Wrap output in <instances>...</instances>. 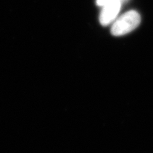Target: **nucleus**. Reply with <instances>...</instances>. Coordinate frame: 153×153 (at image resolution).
<instances>
[{
    "label": "nucleus",
    "instance_id": "obj_1",
    "mask_svg": "<svg viewBox=\"0 0 153 153\" xmlns=\"http://www.w3.org/2000/svg\"><path fill=\"white\" fill-rule=\"evenodd\" d=\"M140 21V16L136 11H129L116 19L112 25L111 32L115 36L126 35L135 29Z\"/></svg>",
    "mask_w": 153,
    "mask_h": 153
},
{
    "label": "nucleus",
    "instance_id": "obj_2",
    "mask_svg": "<svg viewBox=\"0 0 153 153\" xmlns=\"http://www.w3.org/2000/svg\"><path fill=\"white\" fill-rule=\"evenodd\" d=\"M120 9V1H116L102 6V9L99 16L101 25L107 26L114 22L118 16Z\"/></svg>",
    "mask_w": 153,
    "mask_h": 153
},
{
    "label": "nucleus",
    "instance_id": "obj_3",
    "mask_svg": "<svg viewBox=\"0 0 153 153\" xmlns=\"http://www.w3.org/2000/svg\"><path fill=\"white\" fill-rule=\"evenodd\" d=\"M121 1L122 0H97V3L99 6L102 7V6L106 4L113 2V1Z\"/></svg>",
    "mask_w": 153,
    "mask_h": 153
}]
</instances>
